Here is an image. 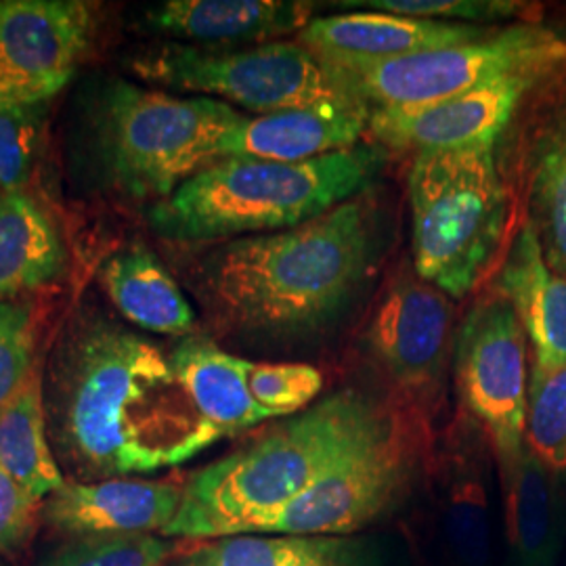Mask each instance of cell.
Listing matches in <instances>:
<instances>
[{
	"mask_svg": "<svg viewBox=\"0 0 566 566\" xmlns=\"http://www.w3.org/2000/svg\"><path fill=\"white\" fill-rule=\"evenodd\" d=\"M139 78L202 93L256 116L325 102L359 99L343 72L301 42H264L242 51L164 44L133 60ZM361 102V99H359Z\"/></svg>",
	"mask_w": 566,
	"mask_h": 566,
	"instance_id": "52a82bcc",
	"label": "cell"
},
{
	"mask_svg": "<svg viewBox=\"0 0 566 566\" xmlns=\"http://www.w3.org/2000/svg\"><path fill=\"white\" fill-rule=\"evenodd\" d=\"M528 202L547 263L566 277V103L533 145Z\"/></svg>",
	"mask_w": 566,
	"mask_h": 566,
	"instance_id": "d4e9b609",
	"label": "cell"
},
{
	"mask_svg": "<svg viewBox=\"0 0 566 566\" xmlns=\"http://www.w3.org/2000/svg\"><path fill=\"white\" fill-rule=\"evenodd\" d=\"M51 411L61 453L86 476L154 472L219 441L182 390L170 355L93 315L61 344Z\"/></svg>",
	"mask_w": 566,
	"mask_h": 566,
	"instance_id": "6da1fadb",
	"label": "cell"
},
{
	"mask_svg": "<svg viewBox=\"0 0 566 566\" xmlns=\"http://www.w3.org/2000/svg\"><path fill=\"white\" fill-rule=\"evenodd\" d=\"M242 112L212 97H177L112 82L97 107V147L112 182L137 200H166L206 166L223 160Z\"/></svg>",
	"mask_w": 566,
	"mask_h": 566,
	"instance_id": "8992f818",
	"label": "cell"
},
{
	"mask_svg": "<svg viewBox=\"0 0 566 566\" xmlns=\"http://www.w3.org/2000/svg\"><path fill=\"white\" fill-rule=\"evenodd\" d=\"M336 7L344 9H367V11H380L392 13L401 18L432 21H486L502 20H528L535 9H528L525 2H512V0H343L336 2Z\"/></svg>",
	"mask_w": 566,
	"mask_h": 566,
	"instance_id": "f546056e",
	"label": "cell"
},
{
	"mask_svg": "<svg viewBox=\"0 0 566 566\" xmlns=\"http://www.w3.org/2000/svg\"><path fill=\"white\" fill-rule=\"evenodd\" d=\"M556 474L528 449L504 483L507 542L516 566H554L560 549L565 510Z\"/></svg>",
	"mask_w": 566,
	"mask_h": 566,
	"instance_id": "7402d4cb",
	"label": "cell"
},
{
	"mask_svg": "<svg viewBox=\"0 0 566 566\" xmlns=\"http://www.w3.org/2000/svg\"><path fill=\"white\" fill-rule=\"evenodd\" d=\"M491 30L458 21L413 20L380 11H353L311 20L303 46L336 70H359L426 51L483 39Z\"/></svg>",
	"mask_w": 566,
	"mask_h": 566,
	"instance_id": "5bb4252c",
	"label": "cell"
},
{
	"mask_svg": "<svg viewBox=\"0 0 566 566\" xmlns=\"http://www.w3.org/2000/svg\"><path fill=\"white\" fill-rule=\"evenodd\" d=\"M453 334V306L446 292L416 271L386 290L367 329L369 350L405 392L420 395L441 380Z\"/></svg>",
	"mask_w": 566,
	"mask_h": 566,
	"instance_id": "4fadbf2b",
	"label": "cell"
},
{
	"mask_svg": "<svg viewBox=\"0 0 566 566\" xmlns=\"http://www.w3.org/2000/svg\"><path fill=\"white\" fill-rule=\"evenodd\" d=\"M102 285L122 317L145 332L187 336L196 327V313L179 283L143 245L114 254L102 269Z\"/></svg>",
	"mask_w": 566,
	"mask_h": 566,
	"instance_id": "44dd1931",
	"label": "cell"
},
{
	"mask_svg": "<svg viewBox=\"0 0 566 566\" xmlns=\"http://www.w3.org/2000/svg\"><path fill=\"white\" fill-rule=\"evenodd\" d=\"M175 566H369L361 542L324 535H231L185 552Z\"/></svg>",
	"mask_w": 566,
	"mask_h": 566,
	"instance_id": "603a6c76",
	"label": "cell"
},
{
	"mask_svg": "<svg viewBox=\"0 0 566 566\" xmlns=\"http://www.w3.org/2000/svg\"><path fill=\"white\" fill-rule=\"evenodd\" d=\"M170 364L203 424L219 439L271 420L248 386V361L206 338H185Z\"/></svg>",
	"mask_w": 566,
	"mask_h": 566,
	"instance_id": "d6986e66",
	"label": "cell"
},
{
	"mask_svg": "<svg viewBox=\"0 0 566 566\" xmlns=\"http://www.w3.org/2000/svg\"><path fill=\"white\" fill-rule=\"evenodd\" d=\"M42 500L21 486L0 465V554H13L28 544Z\"/></svg>",
	"mask_w": 566,
	"mask_h": 566,
	"instance_id": "1f68e13d",
	"label": "cell"
},
{
	"mask_svg": "<svg viewBox=\"0 0 566 566\" xmlns=\"http://www.w3.org/2000/svg\"><path fill=\"white\" fill-rule=\"evenodd\" d=\"M313 4L298 0H168L147 13L151 30L193 46L275 42L298 34Z\"/></svg>",
	"mask_w": 566,
	"mask_h": 566,
	"instance_id": "ac0fdd59",
	"label": "cell"
},
{
	"mask_svg": "<svg viewBox=\"0 0 566 566\" xmlns=\"http://www.w3.org/2000/svg\"><path fill=\"white\" fill-rule=\"evenodd\" d=\"M495 147L428 149L409 170L413 271L451 298L479 287L506 242L512 196Z\"/></svg>",
	"mask_w": 566,
	"mask_h": 566,
	"instance_id": "5b68a950",
	"label": "cell"
},
{
	"mask_svg": "<svg viewBox=\"0 0 566 566\" xmlns=\"http://www.w3.org/2000/svg\"><path fill=\"white\" fill-rule=\"evenodd\" d=\"M525 443L549 472L566 476V364L531 369Z\"/></svg>",
	"mask_w": 566,
	"mask_h": 566,
	"instance_id": "484cf974",
	"label": "cell"
},
{
	"mask_svg": "<svg viewBox=\"0 0 566 566\" xmlns=\"http://www.w3.org/2000/svg\"><path fill=\"white\" fill-rule=\"evenodd\" d=\"M172 552L175 544L158 535L78 537L44 566H166Z\"/></svg>",
	"mask_w": 566,
	"mask_h": 566,
	"instance_id": "f1b7e54d",
	"label": "cell"
},
{
	"mask_svg": "<svg viewBox=\"0 0 566 566\" xmlns=\"http://www.w3.org/2000/svg\"><path fill=\"white\" fill-rule=\"evenodd\" d=\"M57 224L30 191L0 193V303L28 298L65 266Z\"/></svg>",
	"mask_w": 566,
	"mask_h": 566,
	"instance_id": "ffe728a7",
	"label": "cell"
},
{
	"mask_svg": "<svg viewBox=\"0 0 566 566\" xmlns=\"http://www.w3.org/2000/svg\"><path fill=\"white\" fill-rule=\"evenodd\" d=\"M411 464L405 430L390 418L378 437L308 486L261 533L346 537L361 531L401 497Z\"/></svg>",
	"mask_w": 566,
	"mask_h": 566,
	"instance_id": "30bf717a",
	"label": "cell"
},
{
	"mask_svg": "<svg viewBox=\"0 0 566 566\" xmlns=\"http://www.w3.org/2000/svg\"><path fill=\"white\" fill-rule=\"evenodd\" d=\"M495 294L506 301L533 348V369L566 364V277L547 263L537 231L526 221L507 248Z\"/></svg>",
	"mask_w": 566,
	"mask_h": 566,
	"instance_id": "e0dca14e",
	"label": "cell"
},
{
	"mask_svg": "<svg viewBox=\"0 0 566 566\" xmlns=\"http://www.w3.org/2000/svg\"><path fill=\"white\" fill-rule=\"evenodd\" d=\"M542 67L566 70V34L535 21H516L476 41L340 72L374 112L441 102L507 74Z\"/></svg>",
	"mask_w": 566,
	"mask_h": 566,
	"instance_id": "ba28073f",
	"label": "cell"
},
{
	"mask_svg": "<svg viewBox=\"0 0 566 566\" xmlns=\"http://www.w3.org/2000/svg\"><path fill=\"white\" fill-rule=\"evenodd\" d=\"M390 416L364 392L340 390L304 409L182 485L168 539L259 535L283 507L382 432Z\"/></svg>",
	"mask_w": 566,
	"mask_h": 566,
	"instance_id": "3957f363",
	"label": "cell"
},
{
	"mask_svg": "<svg viewBox=\"0 0 566 566\" xmlns=\"http://www.w3.org/2000/svg\"><path fill=\"white\" fill-rule=\"evenodd\" d=\"M248 386L254 401L280 418L308 409L324 388V376L311 365L248 361Z\"/></svg>",
	"mask_w": 566,
	"mask_h": 566,
	"instance_id": "4dcf8cb0",
	"label": "cell"
},
{
	"mask_svg": "<svg viewBox=\"0 0 566 566\" xmlns=\"http://www.w3.org/2000/svg\"><path fill=\"white\" fill-rule=\"evenodd\" d=\"M526 344L514 308L495 292L470 308L455 338L458 386L491 441L502 483L526 451Z\"/></svg>",
	"mask_w": 566,
	"mask_h": 566,
	"instance_id": "9c48e42d",
	"label": "cell"
},
{
	"mask_svg": "<svg viewBox=\"0 0 566 566\" xmlns=\"http://www.w3.org/2000/svg\"><path fill=\"white\" fill-rule=\"evenodd\" d=\"M566 70L542 67L507 74L441 102L374 109L369 130L390 149L428 151L476 143H497L521 105L539 88L565 76Z\"/></svg>",
	"mask_w": 566,
	"mask_h": 566,
	"instance_id": "7c38bea8",
	"label": "cell"
},
{
	"mask_svg": "<svg viewBox=\"0 0 566 566\" xmlns=\"http://www.w3.org/2000/svg\"><path fill=\"white\" fill-rule=\"evenodd\" d=\"M39 346V306L28 296L0 303V413L7 409L34 369Z\"/></svg>",
	"mask_w": 566,
	"mask_h": 566,
	"instance_id": "83f0119b",
	"label": "cell"
},
{
	"mask_svg": "<svg viewBox=\"0 0 566 566\" xmlns=\"http://www.w3.org/2000/svg\"><path fill=\"white\" fill-rule=\"evenodd\" d=\"M385 164L376 145L306 163L223 158L149 208L151 229L170 242H229L308 223L364 191Z\"/></svg>",
	"mask_w": 566,
	"mask_h": 566,
	"instance_id": "277c9868",
	"label": "cell"
},
{
	"mask_svg": "<svg viewBox=\"0 0 566 566\" xmlns=\"http://www.w3.org/2000/svg\"><path fill=\"white\" fill-rule=\"evenodd\" d=\"M371 109L359 99L292 107L264 116H243L227 135L223 158L306 163L357 147L369 130Z\"/></svg>",
	"mask_w": 566,
	"mask_h": 566,
	"instance_id": "2e32d148",
	"label": "cell"
},
{
	"mask_svg": "<svg viewBox=\"0 0 566 566\" xmlns=\"http://www.w3.org/2000/svg\"><path fill=\"white\" fill-rule=\"evenodd\" d=\"M97 30L82 0H0V103H49L70 84Z\"/></svg>",
	"mask_w": 566,
	"mask_h": 566,
	"instance_id": "8fae6325",
	"label": "cell"
},
{
	"mask_svg": "<svg viewBox=\"0 0 566 566\" xmlns=\"http://www.w3.org/2000/svg\"><path fill=\"white\" fill-rule=\"evenodd\" d=\"M41 365L0 413V465L32 495L46 500L65 479L46 437Z\"/></svg>",
	"mask_w": 566,
	"mask_h": 566,
	"instance_id": "cb8c5ba5",
	"label": "cell"
},
{
	"mask_svg": "<svg viewBox=\"0 0 566 566\" xmlns=\"http://www.w3.org/2000/svg\"><path fill=\"white\" fill-rule=\"evenodd\" d=\"M182 502V485L143 479H105L70 483L53 491L41 507L46 525L78 537L154 535L175 521Z\"/></svg>",
	"mask_w": 566,
	"mask_h": 566,
	"instance_id": "9a60e30c",
	"label": "cell"
},
{
	"mask_svg": "<svg viewBox=\"0 0 566 566\" xmlns=\"http://www.w3.org/2000/svg\"><path fill=\"white\" fill-rule=\"evenodd\" d=\"M371 210L348 200L308 223L221 242L200 263L203 303L229 329L296 334L332 319L371 263Z\"/></svg>",
	"mask_w": 566,
	"mask_h": 566,
	"instance_id": "7a4b0ae2",
	"label": "cell"
},
{
	"mask_svg": "<svg viewBox=\"0 0 566 566\" xmlns=\"http://www.w3.org/2000/svg\"><path fill=\"white\" fill-rule=\"evenodd\" d=\"M49 103H0V193L28 191Z\"/></svg>",
	"mask_w": 566,
	"mask_h": 566,
	"instance_id": "4316f807",
	"label": "cell"
}]
</instances>
